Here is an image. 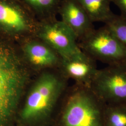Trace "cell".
<instances>
[{
  "label": "cell",
  "mask_w": 126,
  "mask_h": 126,
  "mask_svg": "<svg viewBox=\"0 0 126 126\" xmlns=\"http://www.w3.org/2000/svg\"><path fill=\"white\" fill-rule=\"evenodd\" d=\"M17 44L0 39V126H16L30 73Z\"/></svg>",
  "instance_id": "6da1fadb"
},
{
  "label": "cell",
  "mask_w": 126,
  "mask_h": 126,
  "mask_svg": "<svg viewBox=\"0 0 126 126\" xmlns=\"http://www.w3.org/2000/svg\"><path fill=\"white\" fill-rule=\"evenodd\" d=\"M66 78L42 73L29 91L18 111L16 126H50L56 116L54 108L65 88Z\"/></svg>",
  "instance_id": "7a4b0ae2"
},
{
  "label": "cell",
  "mask_w": 126,
  "mask_h": 126,
  "mask_svg": "<svg viewBox=\"0 0 126 126\" xmlns=\"http://www.w3.org/2000/svg\"><path fill=\"white\" fill-rule=\"evenodd\" d=\"M106 104L90 87L76 84L66 95L53 126H105Z\"/></svg>",
  "instance_id": "3957f363"
},
{
  "label": "cell",
  "mask_w": 126,
  "mask_h": 126,
  "mask_svg": "<svg viewBox=\"0 0 126 126\" xmlns=\"http://www.w3.org/2000/svg\"><path fill=\"white\" fill-rule=\"evenodd\" d=\"M39 22L19 0H0V39L18 44L35 36Z\"/></svg>",
  "instance_id": "277c9868"
},
{
  "label": "cell",
  "mask_w": 126,
  "mask_h": 126,
  "mask_svg": "<svg viewBox=\"0 0 126 126\" xmlns=\"http://www.w3.org/2000/svg\"><path fill=\"white\" fill-rule=\"evenodd\" d=\"M79 48L95 61L108 65L126 63V48L105 25L78 41Z\"/></svg>",
  "instance_id": "5b68a950"
},
{
  "label": "cell",
  "mask_w": 126,
  "mask_h": 126,
  "mask_svg": "<svg viewBox=\"0 0 126 126\" xmlns=\"http://www.w3.org/2000/svg\"><path fill=\"white\" fill-rule=\"evenodd\" d=\"M90 88L106 104L126 105V63L98 69Z\"/></svg>",
  "instance_id": "8992f818"
},
{
  "label": "cell",
  "mask_w": 126,
  "mask_h": 126,
  "mask_svg": "<svg viewBox=\"0 0 126 126\" xmlns=\"http://www.w3.org/2000/svg\"><path fill=\"white\" fill-rule=\"evenodd\" d=\"M35 36L50 46L62 59L69 58L82 51L74 32L57 18L39 21Z\"/></svg>",
  "instance_id": "52a82bcc"
},
{
  "label": "cell",
  "mask_w": 126,
  "mask_h": 126,
  "mask_svg": "<svg viewBox=\"0 0 126 126\" xmlns=\"http://www.w3.org/2000/svg\"><path fill=\"white\" fill-rule=\"evenodd\" d=\"M23 59L29 67L45 69L60 66L61 58L50 46L36 36L17 44Z\"/></svg>",
  "instance_id": "ba28073f"
},
{
  "label": "cell",
  "mask_w": 126,
  "mask_h": 126,
  "mask_svg": "<svg viewBox=\"0 0 126 126\" xmlns=\"http://www.w3.org/2000/svg\"><path fill=\"white\" fill-rule=\"evenodd\" d=\"M58 14L76 35L78 41L94 30V23L76 0H62Z\"/></svg>",
  "instance_id": "9c48e42d"
},
{
  "label": "cell",
  "mask_w": 126,
  "mask_h": 126,
  "mask_svg": "<svg viewBox=\"0 0 126 126\" xmlns=\"http://www.w3.org/2000/svg\"><path fill=\"white\" fill-rule=\"evenodd\" d=\"M60 66L64 76L75 80L76 84L90 87L98 70L96 61L82 50L69 58L61 59Z\"/></svg>",
  "instance_id": "30bf717a"
},
{
  "label": "cell",
  "mask_w": 126,
  "mask_h": 126,
  "mask_svg": "<svg viewBox=\"0 0 126 126\" xmlns=\"http://www.w3.org/2000/svg\"><path fill=\"white\" fill-rule=\"evenodd\" d=\"M39 21L57 18L62 0H19Z\"/></svg>",
  "instance_id": "8fae6325"
},
{
  "label": "cell",
  "mask_w": 126,
  "mask_h": 126,
  "mask_svg": "<svg viewBox=\"0 0 126 126\" xmlns=\"http://www.w3.org/2000/svg\"><path fill=\"white\" fill-rule=\"evenodd\" d=\"M93 23H107L114 14L110 9L112 0H76Z\"/></svg>",
  "instance_id": "7c38bea8"
},
{
  "label": "cell",
  "mask_w": 126,
  "mask_h": 126,
  "mask_svg": "<svg viewBox=\"0 0 126 126\" xmlns=\"http://www.w3.org/2000/svg\"><path fill=\"white\" fill-rule=\"evenodd\" d=\"M105 126H126V105L106 104Z\"/></svg>",
  "instance_id": "4fadbf2b"
},
{
  "label": "cell",
  "mask_w": 126,
  "mask_h": 126,
  "mask_svg": "<svg viewBox=\"0 0 126 126\" xmlns=\"http://www.w3.org/2000/svg\"><path fill=\"white\" fill-rule=\"evenodd\" d=\"M105 25L109 28L126 48V18L114 14Z\"/></svg>",
  "instance_id": "5bb4252c"
},
{
  "label": "cell",
  "mask_w": 126,
  "mask_h": 126,
  "mask_svg": "<svg viewBox=\"0 0 126 126\" xmlns=\"http://www.w3.org/2000/svg\"><path fill=\"white\" fill-rule=\"evenodd\" d=\"M121 11V16L126 18V0H112Z\"/></svg>",
  "instance_id": "9a60e30c"
}]
</instances>
